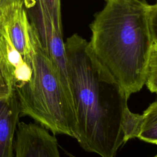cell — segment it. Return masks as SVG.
<instances>
[{"label": "cell", "instance_id": "8fae6325", "mask_svg": "<svg viewBox=\"0 0 157 157\" xmlns=\"http://www.w3.org/2000/svg\"><path fill=\"white\" fill-rule=\"evenodd\" d=\"M145 85L151 93H157V42H153L150 50Z\"/></svg>", "mask_w": 157, "mask_h": 157}, {"label": "cell", "instance_id": "9a60e30c", "mask_svg": "<svg viewBox=\"0 0 157 157\" xmlns=\"http://www.w3.org/2000/svg\"><path fill=\"white\" fill-rule=\"evenodd\" d=\"M63 151L64 152V153H65V155H66V157H78V156H75V155H73L72 153H70L69 151H66L65 149H63ZM153 157H157V154H156V155H155Z\"/></svg>", "mask_w": 157, "mask_h": 157}, {"label": "cell", "instance_id": "8992f818", "mask_svg": "<svg viewBox=\"0 0 157 157\" xmlns=\"http://www.w3.org/2000/svg\"><path fill=\"white\" fill-rule=\"evenodd\" d=\"M0 17L7 27L11 40L23 58L28 53L29 20L23 1L9 4L0 9Z\"/></svg>", "mask_w": 157, "mask_h": 157}, {"label": "cell", "instance_id": "3957f363", "mask_svg": "<svg viewBox=\"0 0 157 157\" xmlns=\"http://www.w3.org/2000/svg\"><path fill=\"white\" fill-rule=\"evenodd\" d=\"M24 60L32 69L31 77L15 88L20 113L29 117L52 134L78 139L74 105L69 99L38 27L28 25V53Z\"/></svg>", "mask_w": 157, "mask_h": 157}, {"label": "cell", "instance_id": "6da1fadb", "mask_svg": "<svg viewBox=\"0 0 157 157\" xmlns=\"http://www.w3.org/2000/svg\"><path fill=\"white\" fill-rule=\"evenodd\" d=\"M80 146L101 157H115L124 144L122 116L129 98L75 33L64 42Z\"/></svg>", "mask_w": 157, "mask_h": 157}, {"label": "cell", "instance_id": "7c38bea8", "mask_svg": "<svg viewBox=\"0 0 157 157\" xmlns=\"http://www.w3.org/2000/svg\"><path fill=\"white\" fill-rule=\"evenodd\" d=\"M51 22L58 32L63 34L61 0H44Z\"/></svg>", "mask_w": 157, "mask_h": 157}, {"label": "cell", "instance_id": "30bf717a", "mask_svg": "<svg viewBox=\"0 0 157 157\" xmlns=\"http://www.w3.org/2000/svg\"><path fill=\"white\" fill-rule=\"evenodd\" d=\"M142 115L131 112L128 106L123 111L121 128L124 144L128 140L137 137L142 126Z\"/></svg>", "mask_w": 157, "mask_h": 157}, {"label": "cell", "instance_id": "277c9868", "mask_svg": "<svg viewBox=\"0 0 157 157\" xmlns=\"http://www.w3.org/2000/svg\"><path fill=\"white\" fill-rule=\"evenodd\" d=\"M55 134L39 124L18 123L14 144V157H61Z\"/></svg>", "mask_w": 157, "mask_h": 157}, {"label": "cell", "instance_id": "4fadbf2b", "mask_svg": "<svg viewBox=\"0 0 157 157\" xmlns=\"http://www.w3.org/2000/svg\"><path fill=\"white\" fill-rule=\"evenodd\" d=\"M148 20L153 40L157 42V0L155 4L149 5Z\"/></svg>", "mask_w": 157, "mask_h": 157}, {"label": "cell", "instance_id": "52a82bcc", "mask_svg": "<svg viewBox=\"0 0 157 157\" xmlns=\"http://www.w3.org/2000/svg\"><path fill=\"white\" fill-rule=\"evenodd\" d=\"M20 115L16 92L0 100V157H14L15 134Z\"/></svg>", "mask_w": 157, "mask_h": 157}, {"label": "cell", "instance_id": "9c48e42d", "mask_svg": "<svg viewBox=\"0 0 157 157\" xmlns=\"http://www.w3.org/2000/svg\"><path fill=\"white\" fill-rule=\"evenodd\" d=\"M15 87L14 69L0 50V100L13 94Z\"/></svg>", "mask_w": 157, "mask_h": 157}, {"label": "cell", "instance_id": "7a4b0ae2", "mask_svg": "<svg viewBox=\"0 0 157 157\" xmlns=\"http://www.w3.org/2000/svg\"><path fill=\"white\" fill-rule=\"evenodd\" d=\"M90 25L89 42L99 61L126 96L145 85L147 62L153 43L145 0H104Z\"/></svg>", "mask_w": 157, "mask_h": 157}, {"label": "cell", "instance_id": "5b68a950", "mask_svg": "<svg viewBox=\"0 0 157 157\" xmlns=\"http://www.w3.org/2000/svg\"><path fill=\"white\" fill-rule=\"evenodd\" d=\"M37 2L40 13L38 29L42 41L47 50L60 82L73 104L68 73L67 59L63 34L58 32L51 22L44 0H39Z\"/></svg>", "mask_w": 157, "mask_h": 157}, {"label": "cell", "instance_id": "ba28073f", "mask_svg": "<svg viewBox=\"0 0 157 157\" xmlns=\"http://www.w3.org/2000/svg\"><path fill=\"white\" fill-rule=\"evenodd\" d=\"M142 115V126L137 138L157 145V101L150 104Z\"/></svg>", "mask_w": 157, "mask_h": 157}, {"label": "cell", "instance_id": "5bb4252c", "mask_svg": "<svg viewBox=\"0 0 157 157\" xmlns=\"http://www.w3.org/2000/svg\"><path fill=\"white\" fill-rule=\"evenodd\" d=\"M18 1H23V0H0V9L9 4H11L13 2H16Z\"/></svg>", "mask_w": 157, "mask_h": 157}]
</instances>
